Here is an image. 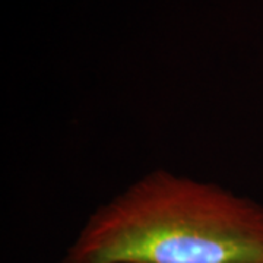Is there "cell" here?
<instances>
[{"mask_svg":"<svg viewBox=\"0 0 263 263\" xmlns=\"http://www.w3.org/2000/svg\"><path fill=\"white\" fill-rule=\"evenodd\" d=\"M60 263H263V205L155 168L94 209Z\"/></svg>","mask_w":263,"mask_h":263,"instance_id":"obj_1","label":"cell"}]
</instances>
